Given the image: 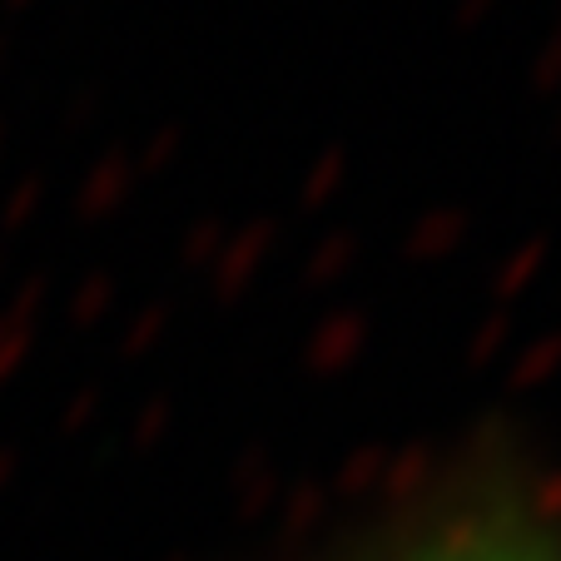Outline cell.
<instances>
[{"mask_svg": "<svg viewBox=\"0 0 561 561\" xmlns=\"http://www.w3.org/2000/svg\"><path fill=\"white\" fill-rule=\"evenodd\" d=\"M378 561H561V537L517 522H472L423 537L413 547H398Z\"/></svg>", "mask_w": 561, "mask_h": 561, "instance_id": "obj_1", "label": "cell"}]
</instances>
